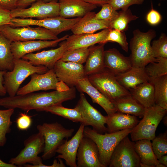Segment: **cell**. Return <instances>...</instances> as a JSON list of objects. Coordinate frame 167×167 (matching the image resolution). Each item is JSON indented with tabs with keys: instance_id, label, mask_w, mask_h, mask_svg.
<instances>
[{
	"instance_id": "cell-29",
	"label": "cell",
	"mask_w": 167,
	"mask_h": 167,
	"mask_svg": "<svg viewBox=\"0 0 167 167\" xmlns=\"http://www.w3.org/2000/svg\"><path fill=\"white\" fill-rule=\"evenodd\" d=\"M112 103L117 112L140 118L143 117L146 109L131 95L118 99Z\"/></svg>"
},
{
	"instance_id": "cell-4",
	"label": "cell",
	"mask_w": 167,
	"mask_h": 167,
	"mask_svg": "<svg viewBox=\"0 0 167 167\" xmlns=\"http://www.w3.org/2000/svg\"><path fill=\"white\" fill-rule=\"evenodd\" d=\"M49 70L43 66H34L22 58L14 59L12 70L6 71L4 75L3 85L6 93L9 96H15L20 85L28 77L34 73H45Z\"/></svg>"
},
{
	"instance_id": "cell-33",
	"label": "cell",
	"mask_w": 167,
	"mask_h": 167,
	"mask_svg": "<svg viewBox=\"0 0 167 167\" xmlns=\"http://www.w3.org/2000/svg\"><path fill=\"white\" fill-rule=\"evenodd\" d=\"M44 111L62 117L74 122L84 123L80 113L75 108L70 109L63 106L62 104L56 105L46 108Z\"/></svg>"
},
{
	"instance_id": "cell-10",
	"label": "cell",
	"mask_w": 167,
	"mask_h": 167,
	"mask_svg": "<svg viewBox=\"0 0 167 167\" xmlns=\"http://www.w3.org/2000/svg\"><path fill=\"white\" fill-rule=\"evenodd\" d=\"M134 143L127 135L116 146L111 157L109 167H140V161Z\"/></svg>"
},
{
	"instance_id": "cell-21",
	"label": "cell",
	"mask_w": 167,
	"mask_h": 167,
	"mask_svg": "<svg viewBox=\"0 0 167 167\" xmlns=\"http://www.w3.org/2000/svg\"><path fill=\"white\" fill-rule=\"evenodd\" d=\"M59 16L66 18H81L97 7L82 0H58Z\"/></svg>"
},
{
	"instance_id": "cell-41",
	"label": "cell",
	"mask_w": 167,
	"mask_h": 167,
	"mask_svg": "<svg viewBox=\"0 0 167 167\" xmlns=\"http://www.w3.org/2000/svg\"><path fill=\"white\" fill-rule=\"evenodd\" d=\"M101 7L100 11L96 13L95 17L96 19L111 22L118 17V12L109 3L103 5Z\"/></svg>"
},
{
	"instance_id": "cell-9",
	"label": "cell",
	"mask_w": 167,
	"mask_h": 167,
	"mask_svg": "<svg viewBox=\"0 0 167 167\" xmlns=\"http://www.w3.org/2000/svg\"><path fill=\"white\" fill-rule=\"evenodd\" d=\"M0 33L11 42L30 40H54L57 35L44 28L29 26L14 28L9 25L0 26Z\"/></svg>"
},
{
	"instance_id": "cell-45",
	"label": "cell",
	"mask_w": 167,
	"mask_h": 167,
	"mask_svg": "<svg viewBox=\"0 0 167 167\" xmlns=\"http://www.w3.org/2000/svg\"><path fill=\"white\" fill-rule=\"evenodd\" d=\"M11 19V11L0 6V26L5 25H10Z\"/></svg>"
},
{
	"instance_id": "cell-20",
	"label": "cell",
	"mask_w": 167,
	"mask_h": 167,
	"mask_svg": "<svg viewBox=\"0 0 167 167\" xmlns=\"http://www.w3.org/2000/svg\"><path fill=\"white\" fill-rule=\"evenodd\" d=\"M110 29H105L97 33L73 34L68 36L64 41L66 50L81 48H88L97 43L102 44Z\"/></svg>"
},
{
	"instance_id": "cell-48",
	"label": "cell",
	"mask_w": 167,
	"mask_h": 167,
	"mask_svg": "<svg viewBox=\"0 0 167 167\" xmlns=\"http://www.w3.org/2000/svg\"><path fill=\"white\" fill-rule=\"evenodd\" d=\"M54 160L53 164L50 165H47L43 164V163L37 165L36 167H65V164L62 160L60 158H58Z\"/></svg>"
},
{
	"instance_id": "cell-6",
	"label": "cell",
	"mask_w": 167,
	"mask_h": 167,
	"mask_svg": "<svg viewBox=\"0 0 167 167\" xmlns=\"http://www.w3.org/2000/svg\"><path fill=\"white\" fill-rule=\"evenodd\" d=\"M167 111L156 104L146 108L142 119L130 134L132 140L136 141L143 139L152 140L156 137L157 128L166 115Z\"/></svg>"
},
{
	"instance_id": "cell-1",
	"label": "cell",
	"mask_w": 167,
	"mask_h": 167,
	"mask_svg": "<svg viewBox=\"0 0 167 167\" xmlns=\"http://www.w3.org/2000/svg\"><path fill=\"white\" fill-rule=\"evenodd\" d=\"M76 96V89L71 87L62 91L31 92L23 95H15L0 98V106L7 109L18 108L25 111L35 110L44 111L47 108L62 105Z\"/></svg>"
},
{
	"instance_id": "cell-38",
	"label": "cell",
	"mask_w": 167,
	"mask_h": 167,
	"mask_svg": "<svg viewBox=\"0 0 167 167\" xmlns=\"http://www.w3.org/2000/svg\"><path fill=\"white\" fill-rule=\"evenodd\" d=\"M151 48L154 58L160 57L167 58V37L166 34L162 33L158 39L153 41Z\"/></svg>"
},
{
	"instance_id": "cell-24",
	"label": "cell",
	"mask_w": 167,
	"mask_h": 167,
	"mask_svg": "<svg viewBox=\"0 0 167 167\" xmlns=\"http://www.w3.org/2000/svg\"><path fill=\"white\" fill-rule=\"evenodd\" d=\"M104 64L115 75L130 70L132 67L129 57L125 56L115 48L105 50Z\"/></svg>"
},
{
	"instance_id": "cell-36",
	"label": "cell",
	"mask_w": 167,
	"mask_h": 167,
	"mask_svg": "<svg viewBox=\"0 0 167 167\" xmlns=\"http://www.w3.org/2000/svg\"><path fill=\"white\" fill-rule=\"evenodd\" d=\"M118 17L111 23V28L125 32L128 28L129 24L137 19L139 17L133 15L130 9L121 10Z\"/></svg>"
},
{
	"instance_id": "cell-31",
	"label": "cell",
	"mask_w": 167,
	"mask_h": 167,
	"mask_svg": "<svg viewBox=\"0 0 167 167\" xmlns=\"http://www.w3.org/2000/svg\"><path fill=\"white\" fill-rule=\"evenodd\" d=\"M11 42L0 33V70L11 71L14 59L11 50Z\"/></svg>"
},
{
	"instance_id": "cell-37",
	"label": "cell",
	"mask_w": 167,
	"mask_h": 167,
	"mask_svg": "<svg viewBox=\"0 0 167 167\" xmlns=\"http://www.w3.org/2000/svg\"><path fill=\"white\" fill-rule=\"evenodd\" d=\"M89 52V47L81 48L67 50L60 59L65 62L82 64L85 62Z\"/></svg>"
},
{
	"instance_id": "cell-34",
	"label": "cell",
	"mask_w": 167,
	"mask_h": 167,
	"mask_svg": "<svg viewBox=\"0 0 167 167\" xmlns=\"http://www.w3.org/2000/svg\"><path fill=\"white\" fill-rule=\"evenodd\" d=\"M156 61L149 63L144 67L150 80L167 75V58L158 57Z\"/></svg>"
},
{
	"instance_id": "cell-7",
	"label": "cell",
	"mask_w": 167,
	"mask_h": 167,
	"mask_svg": "<svg viewBox=\"0 0 167 167\" xmlns=\"http://www.w3.org/2000/svg\"><path fill=\"white\" fill-rule=\"evenodd\" d=\"M87 77L90 83L112 102L131 95L118 82L116 75L106 68Z\"/></svg>"
},
{
	"instance_id": "cell-8",
	"label": "cell",
	"mask_w": 167,
	"mask_h": 167,
	"mask_svg": "<svg viewBox=\"0 0 167 167\" xmlns=\"http://www.w3.org/2000/svg\"><path fill=\"white\" fill-rule=\"evenodd\" d=\"M24 148L15 157L11 158L9 163L17 166L23 165L28 167H36L42 163V158L39 154L43 152L44 139L40 133L34 134L24 142Z\"/></svg>"
},
{
	"instance_id": "cell-11",
	"label": "cell",
	"mask_w": 167,
	"mask_h": 167,
	"mask_svg": "<svg viewBox=\"0 0 167 167\" xmlns=\"http://www.w3.org/2000/svg\"><path fill=\"white\" fill-rule=\"evenodd\" d=\"M72 25L71 19L58 16L40 19L12 18L10 25L13 27L38 26L46 28L57 35L63 32L70 30Z\"/></svg>"
},
{
	"instance_id": "cell-44",
	"label": "cell",
	"mask_w": 167,
	"mask_h": 167,
	"mask_svg": "<svg viewBox=\"0 0 167 167\" xmlns=\"http://www.w3.org/2000/svg\"><path fill=\"white\" fill-rule=\"evenodd\" d=\"M161 16L160 13L153 8L151 3V9L147 15L146 20L150 24L155 25L159 24L161 21Z\"/></svg>"
},
{
	"instance_id": "cell-13",
	"label": "cell",
	"mask_w": 167,
	"mask_h": 167,
	"mask_svg": "<svg viewBox=\"0 0 167 167\" xmlns=\"http://www.w3.org/2000/svg\"><path fill=\"white\" fill-rule=\"evenodd\" d=\"M75 108L80 113L84 121L83 124L85 126H91L93 129L100 133L107 132V127L105 125L107 116L103 115L92 106L82 92Z\"/></svg>"
},
{
	"instance_id": "cell-46",
	"label": "cell",
	"mask_w": 167,
	"mask_h": 167,
	"mask_svg": "<svg viewBox=\"0 0 167 167\" xmlns=\"http://www.w3.org/2000/svg\"><path fill=\"white\" fill-rule=\"evenodd\" d=\"M19 0H0V6L11 11L17 8V2Z\"/></svg>"
},
{
	"instance_id": "cell-47",
	"label": "cell",
	"mask_w": 167,
	"mask_h": 167,
	"mask_svg": "<svg viewBox=\"0 0 167 167\" xmlns=\"http://www.w3.org/2000/svg\"><path fill=\"white\" fill-rule=\"evenodd\" d=\"M39 0H43L46 2H49L51 1L58 2V0H19L17 2V8H26L32 3Z\"/></svg>"
},
{
	"instance_id": "cell-39",
	"label": "cell",
	"mask_w": 167,
	"mask_h": 167,
	"mask_svg": "<svg viewBox=\"0 0 167 167\" xmlns=\"http://www.w3.org/2000/svg\"><path fill=\"white\" fill-rule=\"evenodd\" d=\"M152 147L154 153L158 159L167 154V131L160 134L152 140Z\"/></svg>"
},
{
	"instance_id": "cell-17",
	"label": "cell",
	"mask_w": 167,
	"mask_h": 167,
	"mask_svg": "<svg viewBox=\"0 0 167 167\" xmlns=\"http://www.w3.org/2000/svg\"><path fill=\"white\" fill-rule=\"evenodd\" d=\"M68 36L66 35L54 40H34L12 42L11 44V50L14 59L21 58L26 54L44 48L55 47L59 42L66 40Z\"/></svg>"
},
{
	"instance_id": "cell-52",
	"label": "cell",
	"mask_w": 167,
	"mask_h": 167,
	"mask_svg": "<svg viewBox=\"0 0 167 167\" xmlns=\"http://www.w3.org/2000/svg\"><path fill=\"white\" fill-rule=\"evenodd\" d=\"M16 165L10 163H6L0 159V167H16Z\"/></svg>"
},
{
	"instance_id": "cell-3",
	"label": "cell",
	"mask_w": 167,
	"mask_h": 167,
	"mask_svg": "<svg viewBox=\"0 0 167 167\" xmlns=\"http://www.w3.org/2000/svg\"><path fill=\"white\" fill-rule=\"evenodd\" d=\"M132 129H127L112 133H100L93 129L85 126L84 135L92 139L96 145L99 158L105 167L109 166L111 157L115 148L120 141L130 134Z\"/></svg>"
},
{
	"instance_id": "cell-43",
	"label": "cell",
	"mask_w": 167,
	"mask_h": 167,
	"mask_svg": "<svg viewBox=\"0 0 167 167\" xmlns=\"http://www.w3.org/2000/svg\"><path fill=\"white\" fill-rule=\"evenodd\" d=\"M32 119L30 116L26 113H21L17 119L16 123L18 128L20 130H26L31 126Z\"/></svg>"
},
{
	"instance_id": "cell-22",
	"label": "cell",
	"mask_w": 167,
	"mask_h": 167,
	"mask_svg": "<svg viewBox=\"0 0 167 167\" xmlns=\"http://www.w3.org/2000/svg\"><path fill=\"white\" fill-rule=\"evenodd\" d=\"M76 86L81 92L88 94L93 103L101 107L107 115L117 112L113 103L90 83L87 76L80 79Z\"/></svg>"
},
{
	"instance_id": "cell-25",
	"label": "cell",
	"mask_w": 167,
	"mask_h": 167,
	"mask_svg": "<svg viewBox=\"0 0 167 167\" xmlns=\"http://www.w3.org/2000/svg\"><path fill=\"white\" fill-rule=\"evenodd\" d=\"M139 121L136 117L117 112L107 116V132L112 133L126 129H133Z\"/></svg>"
},
{
	"instance_id": "cell-16",
	"label": "cell",
	"mask_w": 167,
	"mask_h": 167,
	"mask_svg": "<svg viewBox=\"0 0 167 167\" xmlns=\"http://www.w3.org/2000/svg\"><path fill=\"white\" fill-rule=\"evenodd\" d=\"M76 161L77 167H105L100 161L96 145L84 135L78 149Z\"/></svg>"
},
{
	"instance_id": "cell-26",
	"label": "cell",
	"mask_w": 167,
	"mask_h": 167,
	"mask_svg": "<svg viewBox=\"0 0 167 167\" xmlns=\"http://www.w3.org/2000/svg\"><path fill=\"white\" fill-rule=\"evenodd\" d=\"M104 45L100 44L89 47L88 54L84 66L86 76L99 72L105 68L104 61Z\"/></svg>"
},
{
	"instance_id": "cell-14",
	"label": "cell",
	"mask_w": 167,
	"mask_h": 167,
	"mask_svg": "<svg viewBox=\"0 0 167 167\" xmlns=\"http://www.w3.org/2000/svg\"><path fill=\"white\" fill-rule=\"evenodd\" d=\"M53 69L59 81L70 87L76 86L80 79L86 77L83 64L60 59L56 62Z\"/></svg>"
},
{
	"instance_id": "cell-5",
	"label": "cell",
	"mask_w": 167,
	"mask_h": 167,
	"mask_svg": "<svg viewBox=\"0 0 167 167\" xmlns=\"http://www.w3.org/2000/svg\"><path fill=\"white\" fill-rule=\"evenodd\" d=\"M37 129L44 139V147L41 156L44 160L50 159L54 156L56 150L64 139L71 137L75 131L74 129H66L57 122L44 123L37 125Z\"/></svg>"
},
{
	"instance_id": "cell-12",
	"label": "cell",
	"mask_w": 167,
	"mask_h": 167,
	"mask_svg": "<svg viewBox=\"0 0 167 167\" xmlns=\"http://www.w3.org/2000/svg\"><path fill=\"white\" fill-rule=\"evenodd\" d=\"M27 8H17L11 11V17L40 19L59 16V5L58 2H46L39 0Z\"/></svg>"
},
{
	"instance_id": "cell-19",
	"label": "cell",
	"mask_w": 167,
	"mask_h": 167,
	"mask_svg": "<svg viewBox=\"0 0 167 167\" xmlns=\"http://www.w3.org/2000/svg\"><path fill=\"white\" fill-rule=\"evenodd\" d=\"M59 45V47L55 49L27 54L22 58L28 60L34 66H43L49 69H53L56 62L61 59L67 50L64 41Z\"/></svg>"
},
{
	"instance_id": "cell-30",
	"label": "cell",
	"mask_w": 167,
	"mask_h": 167,
	"mask_svg": "<svg viewBox=\"0 0 167 167\" xmlns=\"http://www.w3.org/2000/svg\"><path fill=\"white\" fill-rule=\"evenodd\" d=\"M151 141L143 139L136 141L134 143L135 148L140 162L149 167H165L158 161L153 151Z\"/></svg>"
},
{
	"instance_id": "cell-15",
	"label": "cell",
	"mask_w": 167,
	"mask_h": 167,
	"mask_svg": "<svg viewBox=\"0 0 167 167\" xmlns=\"http://www.w3.org/2000/svg\"><path fill=\"white\" fill-rule=\"evenodd\" d=\"M30 81L19 88L17 95H23L41 90H56L59 80L53 69L43 74L34 73L31 75Z\"/></svg>"
},
{
	"instance_id": "cell-51",
	"label": "cell",
	"mask_w": 167,
	"mask_h": 167,
	"mask_svg": "<svg viewBox=\"0 0 167 167\" xmlns=\"http://www.w3.org/2000/svg\"><path fill=\"white\" fill-rule=\"evenodd\" d=\"M160 163L164 165L165 167L167 166V155H165L161 156L158 159Z\"/></svg>"
},
{
	"instance_id": "cell-53",
	"label": "cell",
	"mask_w": 167,
	"mask_h": 167,
	"mask_svg": "<svg viewBox=\"0 0 167 167\" xmlns=\"http://www.w3.org/2000/svg\"><path fill=\"white\" fill-rule=\"evenodd\" d=\"M163 120V122L164 125L165 126H167V116H166V115L162 119Z\"/></svg>"
},
{
	"instance_id": "cell-50",
	"label": "cell",
	"mask_w": 167,
	"mask_h": 167,
	"mask_svg": "<svg viewBox=\"0 0 167 167\" xmlns=\"http://www.w3.org/2000/svg\"><path fill=\"white\" fill-rule=\"evenodd\" d=\"M86 2L89 3L96 6H101L105 4L109 3L111 0H82Z\"/></svg>"
},
{
	"instance_id": "cell-35",
	"label": "cell",
	"mask_w": 167,
	"mask_h": 167,
	"mask_svg": "<svg viewBox=\"0 0 167 167\" xmlns=\"http://www.w3.org/2000/svg\"><path fill=\"white\" fill-rule=\"evenodd\" d=\"M14 109L0 110V147H3L6 143V135L11 131V127L12 123L11 118Z\"/></svg>"
},
{
	"instance_id": "cell-32",
	"label": "cell",
	"mask_w": 167,
	"mask_h": 167,
	"mask_svg": "<svg viewBox=\"0 0 167 167\" xmlns=\"http://www.w3.org/2000/svg\"><path fill=\"white\" fill-rule=\"evenodd\" d=\"M149 81L154 86L155 104L167 110V75Z\"/></svg>"
},
{
	"instance_id": "cell-23",
	"label": "cell",
	"mask_w": 167,
	"mask_h": 167,
	"mask_svg": "<svg viewBox=\"0 0 167 167\" xmlns=\"http://www.w3.org/2000/svg\"><path fill=\"white\" fill-rule=\"evenodd\" d=\"M95 14L91 11L81 17L71 30L73 34L93 33L100 30L111 28V22L98 19L95 17Z\"/></svg>"
},
{
	"instance_id": "cell-54",
	"label": "cell",
	"mask_w": 167,
	"mask_h": 167,
	"mask_svg": "<svg viewBox=\"0 0 167 167\" xmlns=\"http://www.w3.org/2000/svg\"></svg>"
},
{
	"instance_id": "cell-49",
	"label": "cell",
	"mask_w": 167,
	"mask_h": 167,
	"mask_svg": "<svg viewBox=\"0 0 167 167\" xmlns=\"http://www.w3.org/2000/svg\"><path fill=\"white\" fill-rule=\"evenodd\" d=\"M6 71L0 70V96H4L6 92L3 85L4 75Z\"/></svg>"
},
{
	"instance_id": "cell-42",
	"label": "cell",
	"mask_w": 167,
	"mask_h": 167,
	"mask_svg": "<svg viewBox=\"0 0 167 167\" xmlns=\"http://www.w3.org/2000/svg\"><path fill=\"white\" fill-rule=\"evenodd\" d=\"M146 0H111L109 3L116 10H127L133 5H141Z\"/></svg>"
},
{
	"instance_id": "cell-40",
	"label": "cell",
	"mask_w": 167,
	"mask_h": 167,
	"mask_svg": "<svg viewBox=\"0 0 167 167\" xmlns=\"http://www.w3.org/2000/svg\"><path fill=\"white\" fill-rule=\"evenodd\" d=\"M108 42H117L120 45L123 50L126 52L128 51V43L125 32L110 29L102 44H105Z\"/></svg>"
},
{
	"instance_id": "cell-27",
	"label": "cell",
	"mask_w": 167,
	"mask_h": 167,
	"mask_svg": "<svg viewBox=\"0 0 167 167\" xmlns=\"http://www.w3.org/2000/svg\"><path fill=\"white\" fill-rule=\"evenodd\" d=\"M116 77L118 82L128 90L150 80L144 67L132 66L128 71L116 75Z\"/></svg>"
},
{
	"instance_id": "cell-28",
	"label": "cell",
	"mask_w": 167,
	"mask_h": 167,
	"mask_svg": "<svg viewBox=\"0 0 167 167\" xmlns=\"http://www.w3.org/2000/svg\"><path fill=\"white\" fill-rule=\"evenodd\" d=\"M128 90L131 95L145 108L155 104L154 88L150 81L142 83Z\"/></svg>"
},
{
	"instance_id": "cell-2",
	"label": "cell",
	"mask_w": 167,
	"mask_h": 167,
	"mask_svg": "<svg viewBox=\"0 0 167 167\" xmlns=\"http://www.w3.org/2000/svg\"><path fill=\"white\" fill-rule=\"evenodd\" d=\"M130 43V56L132 66L145 67L151 62L156 61L152 54L151 41L156 36L155 30L151 29L146 32L139 29L134 30Z\"/></svg>"
},
{
	"instance_id": "cell-18",
	"label": "cell",
	"mask_w": 167,
	"mask_h": 167,
	"mask_svg": "<svg viewBox=\"0 0 167 167\" xmlns=\"http://www.w3.org/2000/svg\"><path fill=\"white\" fill-rule=\"evenodd\" d=\"M85 126L81 123L78 130L72 138L69 140H64L56 151L58 154L56 158L64 159L66 164L70 167H77L76 164L77 154L80 142L84 136Z\"/></svg>"
}]
</instances>
